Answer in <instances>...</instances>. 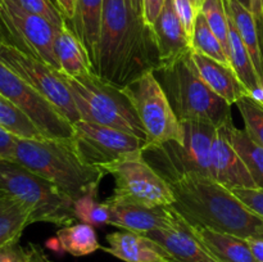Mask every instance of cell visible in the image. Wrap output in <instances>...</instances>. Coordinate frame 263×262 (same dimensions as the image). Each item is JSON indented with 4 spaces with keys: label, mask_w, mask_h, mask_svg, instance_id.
I'll return each instance as SVG.
<instances>
[{
    "label": "cell",
    "mask_w": 263,
    "mask_h": 262,
    "mask_svg": "<svg viewBox=\"0 0 263 262\" xmlns=\"http://www.w3.org/2000/svg\"><path fill=\"white\" fill-rule=\"evenodd\" d=\"M192 49L220 62V63L230 64L228 51L225 50L217 36L211 30L202 13L198 14L197 22H195L194 32L192 36Z\"/></svg>",
    "instance_id": "cell-28"
},
{
    "label": "cell",
    "mask_w": 263,
    "mask_h": 262,
    "mask_svg": "<svg viewBox=\"0 0 263 262\" xmlns=\"http://www.w3.org/2000/svg\"><path fill=\"white\" fill-rule=\"evenodd\" d=\"M200 13L204 15L208 26L213 31L225 50L229 48V13L226 8V0H204Z\"/></svg>",
    "instance_id": "cell-29"
},
{
    "label": "cell",
    "mask_w": 263,
    "mask_h": 262,
    "mask_svg": "<svg viewBox=\"0 0 263 262\" xmlns=\"http://www.w3.org/2000/svg\"><path fill=\"white\" fill-rule=\"evenodd\" d=\"M103 170L115 179V198L146 207H170L175 202L170 184L144 159L143 152Z\"/></svg>",
    "instance_id": "cell-10"
},
{
    "label": "cell",
    "mask_w": 263,
    "mask_h": 262,
    "mask_svg": "<svg viewBox=\"0 0 263 262\" xmlns=\"http://www.w3.org/2000/svg\"><path fill=\"white\" fill-rule=\"evenodd\" d=\"M170 207L190 225L204 226L241 239H263V217L213 179L186 176L171 182Z\"/></svg>",
    "instance_id": "cell-2"
},
{
    "label": "cell",
    "mask_w": 263,
    "mask_h": 262,
    "mask_svg": "<svg viewBox=\"0 0 263 262\" xmlns=\"http://www.w3.org/2000/svg\"><path fill=\"white\" fill-rule=\"evenodd\" d=\"M0 94L14 103L48 139H72L73 123L40 91L0 62Z\"/></svg>",
    "instance_id": "cell-11"
},
{
    "label": "cell",
    "mask_w": 263,
    "mask_h": 262,
    "mask_svg": "<svg viewBox=\"0 0 263 262\" xmlns=\"http://www.w3.org/2000/svg\"><path fill=\"white\" fill-rule=\"evenodd\" d=\"M174 4L177 15H179L180 22H181L185 32H186L187 36L190 38V41H192L195 22H197L198 14H199L200 12L193 5V3L190 2V0H174Z\"/></svg>",
    "instance_id": "cell-33"
},
{
    "label": "cell",
    "mask_w": 263,
    "mask_h": 262,
    "mask_svg": "<svg viewBox=\"0 0 263 262\" xmlns=\"http://www.w3.org/2000/svg\"><path fill=\"white\" fill-rule=\"evenodd\" d=\"M105 202L110 212L109 225L122 230L146 234L157 229L175 228L179 221V215L171 207H146L113 195Z\"/></svg>",
    "instance_id": "cell-14"
},
{
    "label": "cell",
    "mask_w": 263,
    "mask_h": 262,
    "mask_svg": "<svg viewBox=\"0 0 263 262\" xmlns=\"http://www.w3.org/2000/svg\"><path fill=\"white\" fill-rule=\"evenodd\" d=\"M131 5H133L134 10L138 13L140 17H143V0H130Z\"/></svg>",
    "instance_id": "cell-42"
},
{
    "label": "cell",
    "mask_w": 263,
    "mask_h": 262,
    "mask_svg": "<svg viewBox=\"0 0 263 262\" xmlns=\"http://www.w3.org/2000/svg\"><path fill=\"white\" fill-rule=\"evenodd\" d=\"M184 140L143 148V157L168 184L186 176H211V146L217 127L211 123L181 122Z\"/></svg>",
    "instance_id": "cell-6"
},
{
    "label": "cell",
    "mask_w": 263,
    "mask_h": 262,
    "mask_svg": "<svg viewBox=\"0 0 263 262\" xmlns=\"http://www.w3.org/2000/svg\"><path fill=\"white\" fill-rule=\"evenodd\" d=\"M26 256V248L20 243L0 247V262H23Z\"/></svg>",
    "instance_id": "cell-36"
},
{
    "label": "cell",
    "mask_w": 263,
    "mask_h": 262,
    "mask_svg": "<svg viewBox=\"0 0 263 262\" xmlns=\"http://www.w3.org/2000/svg\"><path fill=\"white\" fill-rule=\"evenodd\" d=\"M226 8L251 55L253 66L263 86V48L253 14L238 0H226Z\"/></svg>",
    "instance_id": "cell-24"
},
{
    "label": "cell",
    "mask_w": 263,
    "mask_h": 262,
    "mask_svg": "<svg viewBox=\"0 0 263 262\" xmlns=\"http://www.w3.org/2000/svg\"><path fill=\"white\" fill-rule=\"evenodd\" d=\"M229 135L231 144L246 164L256 186L263 189V146L256 143L246 130L236 127L233 121L229 125Z\"/></svg>",
    "instance_id": "cell-26"
},
{
    "label": "cell",
    "mask_w": 263,
    "mask_h": 262,
    "mask_svg": "<svg viewBox=\"0 0 263 262\" xmlns=\"http://www.w3.org/2000/svg\"><path fill=\"white\" fill-rule=\"evenodd\" d=\"M235 105L243 117L246 133L263 146V103L248 94L239 99Z\"/></svg>",
    "instance_id": "cell-30"
},
{
    "label": "cell",
    "mask_w": 263,
    "mask_h": 262,
    "mask_svg": "<svg viewBox=\"0 0 263 262\" xmlns=\"http://www.w3.org/2000/svg\"><path fill=\"white\" fill-rule=\"evenodd\" d=\"M57 243L62 251L76 257L87 256L100 249L94 226L85 222L63 226L57 231Z\"/></svg>",
    "instance_id": "cell-25"
},
{
    "label": "cell",
    "mask_w": 263,
    "mask_h": 262,
    "mask_svg": "<svg viewBox=\"0 0 263 262\" xmlns=\"http://www.w3.org/2000/svg\"><path fill=\"white\" fill-rule=\"evenodd\" d=\"M13 2L20 5L22 9L46 20L58 30L67 23L66 17L57 5L55 0H13Z\"/></svg>",
    "instance_id": "cell-32"
},
{
    "label": "cell",
    "mask_w": 263,
    "mask_h": 262,
    "mask_svg": "<svg viewBox=\"0 0 263 262\" xmlns=\"http://www.w3.org/2000/svg\"><path fill=\"white\" fill-rule=\"evenodd\" d=\"M0 186L30 208L32 223L48 222L63 228L77 220L72 198L15 162L0 161Z\"/></svg>",
    "instance_id": "cell-7"
},
{
    "label": "cell",
    "mask_w": 263,
    "mask_h": 262,
    "mask_svg": "<svg viewBox=\"0 0 263 262\" xmlns=\"http://www.w3.org/2000/svg\"><path fill=\"white\" fill-rule=\"evenodd\" d=\"M192 51L153 69L180 122L221 126L231 120V105L210 89L193 61Z\"/></svg>",
    "instance_id": "cell-4"
},
{
    "label": "cell",
    "mask_w": 263,
    "mask_h": 262,
    "mask_svg": "<svg viewBox=\"0 0 263 262\" xmlns=\"http://www.w3.org/2000/svg\"><path fill=\"white\" fill-rule=\"evenodd\" d=\"M23 262H53V261L46 256L45 252L43 251L41 247L31 243L30 246L26 248V256H25V261Z\"/></svg>",
    "instance_id": "cell-38"
},
{
    "label": "cell",
    "mask_w": 263,
    "mask_h": 262,
    "mask_svg": "<svg viewBox=\"0 0 263 262\" xmlns=\"http://www.w3.org/2000/svg\"><path fill=\"white\" fill-rule=\"evenodd\" d=\"M63 79L73 95L80 120L116 128L145 141L140 118L122 87L108 84L97 73L82 77L63 74Z\"/></svg>",
    "instance_id": "cell-5"
},
{
    "label": "cell",
    "mask_w": 263,
    "mask_h": 262,
    "mask_svg": "<svg viewBox=\"0 0 263 262\" xmlns=\"http://www.w3.org/2000/svg\"><path fill=\"white\" fill-rule=\"evenodd\" d=\"M77 220L91 226L109 225L110 212L107 202H99L98 195H86L74 202Z\"/></svg>",
    "instance_id": "cell-31"
},
{
    "label": "cell",
    "mask_w": 263,
    "mask_h": 262,
    "mask_svg": "<svg viewBox=\"0 0 263 262\" xmlns=\"http://www.w3.org/2000/svg\"><path fill=\"white\" fill-rule=\"evenodd\" d=\"M166 0H143V18L149 27L153 26Z\"/></svg>",
    "instance_id": "cell-37"
},
{
    "label": "cell",
    "mask_w": 263,
    "mask_h": 262,
    "mask_svg": "<svg viewBox=\"0 0 263 262\" xmlns=\"http://www.w3.org/2000/svg\"><path fill=\"white\" fill-rule=\"evenodd\" d=\"M247 207L263 217V189L259 188H238L231 190Z\"/></svg>",
    "instance_id": "cell-34"
},
{
    "label": "cell",
    "mask_w": 263,
    "mask_h": 262,
    "mask_svg": "<svg viewBox=\"0 0 263 262\" xmlns=\"http://www.w3.org/2000/svg\"><path fill=\"white\" fill-rule=\"evenodd\" d=\"M17 139V136H14L0 126V161L14 162Z\"/></svg>",
    "instance_id": "cell-35"
},
{
    "label": "cell",
    "mask_w": 263,
    "mask_h": 262,
    "mask_svg": "<svg viewBox=\"0 0 263 262\" xmlns=\"http://www.w3.org/2000/svg\"><path fill=\"white\" fill-rule=\"evenodd\" d=\"M0 126L20 139L45 138L31 118L3 94H0Z\"/></svg>",
    "instance_id": "cell-27"
},
{
    "label": "cell",
    "mask_w": 263,
    "mask_h": 262,
    "mask_svg": "<svg viewBox=\"0 0 263 262\" xmlns=\"http://www.w3.org/2000/svg\"><path fill=\"white\" fill-rule=\"evenodd\" d=\"M151 28L158 51L159 64L170 63L193 50L192 41L180 22L174 0H166Z\"/></svg>",
    "instance_id": "cell-17"
},
{
    "label": "cell",
    "mask_w": 263,
    "mask_h": 262,
    "mask_svg": "<svg viewBox=\"0 0 263 262\" xmlns=\"http://www.w3.org/2000/svg\"><path fill=\"white\" fill-rule=\"evenodd\" d=\"M103 5L104 0H74L73 15L67 22L86 50L94 72L99 53Z\"/></svg>",
    "instance_id": "cell-20"
},
{
    "label": "cell",
    "mask_w": 263,
    "mask_h": 262,
    "mask_svg": "<svg viewBox=\"0 0 263 262\" xmlns=\"http://www.w3.org/2000/svg\"><path fill=\"white\" fill-rule=\"evenodd\" d=\"M192 55L200 77L204 80L205 84L230 105L236 104L239 99L251 94L230 64L220 63L194 50L192 51Z\"/></svg>",
    "instance_id": "cell-19"
},
{
    "label": "cell",
    "mask_w": 263,
    "mask_h": 262,
    "mask_svg": "<svg viewBox=\"0 0 263 262\" xmlns=\"http://www.w3.org/2000/svg\"><path fill=\"white\" fill-rule=\"evenodd\" d=\"M14 162L53 182L76 202L98 195L107 172L91 166L79 153L73 139H17Z\"/></svg>",
    "instance_id": "cell-3"
},
{
    "label": "cell",
    "mask_w": 263,
    "mask_h": 262,
    "mask_svg": "<svg viewBox=\"0 0 263 262\" xmlns=\"http://www.w3.org/2000/svg\"><path fill=\"white\" fill-rule=\"evenodd\" d=\"M54 53L61 73L69 77H82L95 73L86 50L68 23L57 31L54 39Z\"/></svg>",
    "instance_id": "cell-21"
},
{
    "label": "cell",
    "mask_w": 263,
    "mask_h": 262,
    "mask_svg": "<svg viewBox=\"0 0 263 262\" xmlns=\"http://www.w3.org/2000/svg\"><path fill=\"white\" fill-rule=\"evenodd\" d=\"M252 254L257 262H263V239H247Z\"/></svg>",
    "instance_id": "cell-40"
},
{
    "label": "cell",
    "mask_w": 263,
    "mask_h": 262,
    "mask_svg": "<svg viewBox=\"0 0 263 262\" xmlns=\"http://www.w3.org/2000/svg\"><path fill=\"white\" fill-rule=\"evenodd\" d=\"M0 62L40 91L71 123L80 121L73 95L58 69L17 43L0 28Z\"/></svg>",
    "instance_id": "cell-8"
},
{
    "label": "cell",
    "mask_w": 263,
    "mask_h": 262,
    "mask_svg": "<svg viewBox=\"0 0 263 262\" xmlns=\"http://www.w3.org/2000/svg\"><path fill=\"white\" fill-rule=\"evenodd\" d=\"M190 2H192L193 5H194V7L197 8V9L200 12V8H202V5H203V3H204V0H190Z\"/></svg>",
    "instance_id": "cell-43"
},
{
    "label": "cell",
    "mask_w": 263,
    "mask_h": 262,
    "mask_svg": "<svg viewBox=\"0 0 263 262\" xmlns=\"http://www.w3.org/2000/svg\"><path fill=\"white\" fill-rule=\"evenodd\" d=\"M145 235L166 251L171 262H218L180 215L175 228L157 229Z\"/></svg>",
    "instance_id": "cell-16"
},
{
    "label": "cell",
    "mask_w": 263,
    "mask_h": 262,
    "mask_svg": "<svg viewBox=\"0 0 263 262\" xmlns=\"http://www.w3.org/2000/svg\"><path fill=\"white\" fill-rule=\"evenodd\" d=\"M233 118L226 121L216 130L211 146V176L229 190L238 188H257L247 170L246 164L236 153L230 141L229 125Z\"/></svg>",
    "instance_id": "cell-15"
},
{
    "label": "cell",
    "mask_w": 263,
    "mask_h": 262,
    "mask_svg": "<svg viewBox=\"0 0 263 262\" xmlns=\"http://www.w3.org/2000/svg\"><path fill=\"white\" fill-rule=\"evenodd\" d=\"M0 28L10 39L59 71L54 53V39L58 28L51 23L22 9L13 0H0Z\"/></svg>",
    "instance_id": "cell-13"
},
{
    "label": "cell",
    "mask_w": 263,
    "mask_h": 262,
    "mask_svg": "<svg viewBox=\"0 0 263 262\" xmlns=\"http://www.w3.org/2000/svg\"><path fill=\"white\" fill-rule=\"evenodd\" d=\"M251 12L253 14L254 21H256L257 30H258L259 39L263 48V0H252Z\"/></svg>",
    "instance_id": "cell-39"
},
{
    "label": "cell",
    "mask_w": 263,
    "mask_h": 262,
    "mask_svg": "<svg viewBox=\"0 0 263 262\" xmlns=\"http://www.w3.org/2000/svg\"><path fill=\"white\" fill-rule=\"evenodd\" d=\"M122 89L133 102L145 131L144 148L161 145L171 140L179 143L184 140L182 123L175 115L153 71L146 72Z\"/></svg>",
    "instance_id": "cell-9"
},
{
    "label": "cell",
    "mask_w": 263,
    "mask_h": 262,
    "mask_svg": "<svg viewBox=\"0 0 263 262\" xmlns=\"http://www.w3.org/2000/svg\"><path fill=\"white\" fill-rule=\"evenodd\" d=\"M73 131L72 139L85 162L102 169L141 153L145 144L143 139L135 135L82 120L73 123Z\"/></svg>",
    "instance_id": "cell-12"
},
{
    "label": "cell",
    "mask_w": 263,
    "mask_h": 262,
    "mask_svg": "<svg viewBox=\"0 0 263 262\" xmlns=\"http://www.w3.org/2000/svg\"><path fill=\"white\" fill-rule=\"evenodd\" d=\"M158 64L152 28L130 0H104L95 73L113 86L125 87Z\"/></svg>",
    "instance_id": "cell-1"
},
{
    "label": "cell",
    "mask_w": 263,
    "mask_h": 262,
    "mask_svg": "<svg viewBox=\"0 0 263 262\" xmlns=\"http://www.w3.org/2000/svg\"><path fill=\"white\" fill-rule=\"evenodd\" d=\"M190 228L218 262H257L246 239L204 226L190 225Z\"/></svg>",
    "instance_id": "cell-22"
},
{
    "label": "cell",
    "mask_w": 263,
    "mask_h": 262,
    "mask_svg": "<svg viewBox=\"0 0 263 262\" xmlns=\"http://www.w3.org/2000/svg\"><path fill=\"white\" fill-rule=\"evenodd\" d=\"M57 5L62 10L63 15L66 17L67 22L72 18L74 10V0H55Z\"/></svg>",
    "instance_id": "cell-41"
},
{
    "label": "cell",
    "mask_w": 263,
    "mask_h": 262,
    "mask_svg": "<svg viewBox=\"0 0 263 262\" xmlns=\"http://www.w3.org/2000/svg\"><path fill=\"white\" fill-rule=\"evenodd\" d=\"M107 241L103 251L125 262H171L166 251L145 234L116 231L108 234Z\"/></svg>",
    "instance_id": "cell-18"
},
{
    "label": "cell",
    "mask_w": 263,
    "mask_h": 262,
    "mask_svg": "<svg viewBox=\"0 0 263 262\" xmlns=\"http://www.w3.org/2000/svg\"><path fill=\"white\" fill-rule=\"evenodd\" d=\"M239 3H240L241 5H244L246 8H248L249 10H251V7H252V0H238Z\"/></svg>",
    "instance_id": "cell-44"
},
{
    "label": "cell",
    "mask_w": 263,
    "mask_h": 262,
    "mask_svg": "<svg viewBox=\"0 0 263 262\" xmlns=\"http://www.w3.org/2000/svg\"><path fill=\"white\" fill-rule=\"evenodd\" d=\"M31 223L30 208L0 186V247L20 243L23 230Z\"/></svg>",
    "instance_id": "cell-23"
}]
</instances>
